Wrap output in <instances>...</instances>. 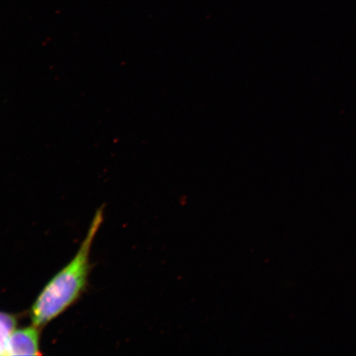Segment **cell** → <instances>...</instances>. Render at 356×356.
<instances>
[{
	"label": "cell",
	"mask_w": 356,
	"mask_h": 356,
	"mask_svg": "<svg viewBox=\"0 0 356 356\" xmlns=\"http://www.w3.org/2000/svg\"><path fill=\"white\" fill-rule=\"evenodd\" d=\"M16 326L15 316L0 312V355H8V340Z\"/></svg>",
	"instance_id": "3"
},
{
	"label": "cell",
	"mask_w": 356,
	"mask_h": 356,
	"mask_svg": "<svg viewBox=\"0 0 356 356\" xmlns=\"http://www.w3.org/2000/svg\"><path fill=\"white\" fill-rule=\"evenodd\" d=\"M104 221V207L95 213L77 254L59 271L40 293L31 309V319L38 327L46 326L79 299L88 282L89 255L97 231Z\"/></svg>",
	"instance_id": "1"
},
{
	"label": "cell",
	"mask_w": 356,
	"mask_h": 356,
	"mask_svg": "<svg viewBox=\"0 0 356 356\" xmlns=\"http://www.w3.org/2000/svg\"><path fill=\"white\" fill-rule=\"evenodd\" d=\"M40 327L31 326L15 329L8 344V355H40Z\"/></svg>",
	"instance_id": "2"
}]
</instances>
